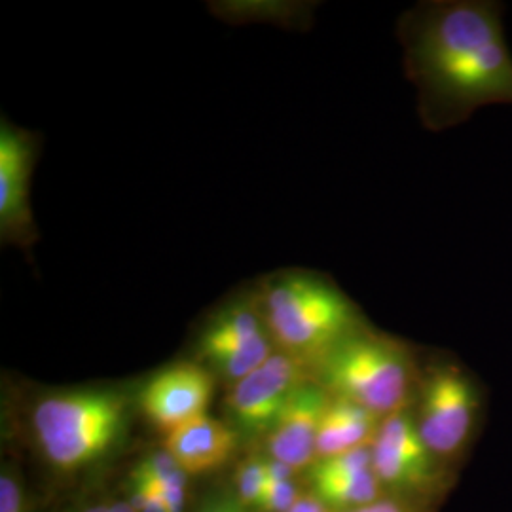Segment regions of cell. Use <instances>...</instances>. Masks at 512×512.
Returning <instances> with one entry per match:
<instances>
[{
    "mask_svg": "<svg viewBox=\"0 0 512 512\" xmlns=\"http://www.w3.org/2000/svg\"><path fill=\"white\" fill-rule=\"evenodd\" d=\"M495 0L423 2L401 23L404 65L423 124L456 128L490 105H512V54Z\"/></svg>",
    "mask_w": 512,
    "mask_h": 512,
    "instance_id": "cell-1",
    "label": "cell"
},
{
    "mask_svg": "<svg viewBox=\"0 0 512 512\" xmlns=\"http://www.w3.org/2000/svg\"><path fill=\"white\" fill-rule=\"evenodd\" d=\"M128 391L82 387L52 391L31 406L29 437L38 459L61 478L99 471L122 450L133 421Z\"/></svg>",
    "mask_w": 512,
    "mask_h": 512,
    "instance_id": "cell-2",
    "label": "cell"
},
{
    "mask_svg": "<svg viewBox=\"0 0 512 512\" xmlns=\"http://www.w3.org/2000/svg\"><path fill=\"white\" fill-rule=\"evenodd\" d=\"M275 348L313 370L351 334L363 329L357 306L329 279L283 274L256 296Z\"/></svg>",
    "mask_w": 512,
    "mask_h": 512,
    "instance_id": "cell-3",
    "label": "cell"
},
{
    "mask_svg": "<svg viewBox=\"0 0 512 512\" xmlns=\"http://www.w3.org/2000/svg\"><path fill=\"white\" fill-rule=\"evenodd\" d=\"M330 397L359 404L380 420L412 403L420 372L403 342L363 327L313 370Z\"/></svg>",
    "mask_w": 512,
    "mask_h": 512,
    "instance_id": "cell-4",
    "label": "cell"
},
{
    "mask_svg": "<svg viewBox=\"0 0 512 512\" xmlns=\"http://www.w3.org/2000/svg\"><path fill=\"white\" fill-rule=\"evenodd\" d=\"M418 410L412 412L421 439L433 456H459L475 433L480 418V391L465 368L442 361L421 374Z\"/></svg>",
    "mask_w": 512,
    "mask_h": 512,
    "instance_id": "cell-5",
    "label": "cell"
},
{
    "mask_svg": "<svg viewBox=\"0 0 512 512\" xmlns=\"http://www.w3.org/2000/svg\"><path fill=\"white\" fill-rule=\"evenodd\" d=\"M275 351L255 296L226 306L205 325L196 344V363L232 385L264 365Z\"/></svg>",
    "mask_w": 512,
    "mask_h": 512,
    "instance_id": "cell-6",
    "label": "cell"
},
{
    "mask_svg": "<svg viewBox=\"0 0 512 512\" xmlns=\"http://www.w3.org/2000/svg\"><path fill=\"white\" fill-rule=\"evenodd\" d=\"M370 448L372 467L384 492L418 503L439 488V459L421 439L408 408L380 421Z\"/></svg>",
    "mask_w": 512,
    "mask_h": 512,
    "instance_id": "cell-7",
    "label": "cell"
},
{
    "mask_svg": "<svg viewBox=\"0 0 512 512\" xmlns=\"http://www.w3.org/2000/svg\"><path fill=\"white\" fill-rule=\"evenodd\" d=\"M310 378L313 374L308 366L275 351L264 365L228 385L224 397L226 423L239 439H264L294 391Z\"/></svg>",
    "mask_w": 512,
    "mask_h": 512,
    "instance_id": "cell-8",
    "label": "cell"
},
{
    "mask_svg": "<svg viewBox=\"0 0 512 512\" xmlns=\"http://www.w3.org/2000/svg\"><path fill=\"white\" fill-rule=\"evenodd\" d=\"M215 395V376L200 363L167 366L148 380L141 395V412L164 435L207 414Z\"/></svg>",
    "mask_w": 512,
    "mask_h": 512,
    "instance_id": "cell-9",
    "label": "cell"
},
{
    "mask_svg": "<svg viewBox=\"0 0 512 512\" xmlns=\"http://www.w3.org/2000/svg\"><path fill=\"white\" fill-rule=\"evenodd\" d=\"M330 395L315 378L306 380L274 421L264 437L268 458L304 471L317 459V433Z\"/></svg>",
    "mask_w": 512,
    "mask_h": 512,
    "instance_id": "cell-10",
    "label": "cell"
},
{
    "mask_svg": "<svg viewBox=\"0 0 512 512\" xmlns=\"http://www.w3.org/2000/svg\"><path fill=\"white\" fill-rule=\"evenodd\" d=\"M306 471L310 494L330 511H351L374 503L384 495V488L372 467L370 444L332 458L315 459Z\"/></svg>",
    "mask_w": 512,
    "mask_h": 512,
    "instance_id": "cell-11",
    "label": "cell"
},
{
    "mask_svg": "<svg viewBox=\"0 0 512 512\" xmlns=\"http://www.w3.org/2000/svg\"><path fill=\"white\" fill-rule=\"evenodd\" d=\"M33 160V143L4 124L0 131V232L4 238L23 241L33 224L29 209Z\"/></svg>",
    "mask_w": 512,
    "mask_h": 512,
    "instance_id": "cell-12",
    "label": "cell"
},
{
    "mask_svg": "<svg viewBox=\"0 0 512 512\" xmlns=\"http://www.w3.org/2000/svg\"><path fill=\"white\" fill-rule=\"evenodd\" d=\"M238 440L226 421L205 414L165 435L164 448L188 475H207L232 459Z\"/></svg>",
    "mask_w": 512,
    "mask_h": 512,
    "instance_id": "cell-13",
    "label": "cell"
},
{
    "mask_svg": "<svg viewBox=\"0 0 512 512\" xmlns=\"http://www.w3.org/2000/svg\"><path fill=\"white\" fill-rule=\"evenodd\" d=\"M380 421L359 404L330 397L317 433V459L332 458L372 444Z\"/></svg>",
    "mask_w": 512,
    "mask_h": 512,
    "instance_id": "cell-14",
    "label": "cell"
},
{
    "mask_svg": "<svg viewBox=\"0 0 512 512\" xmlns=\"http://www.w3.org/2000/svg\"><path fill=\"white\" fill-rule=\"evenodd\" d=\"M129 476L152 482L164 497L167 512H186L190 475L165 448L148 452L135 463Z\"/></svg>",
    "mask_w": 512,
    "mask_h": 512,
    "instance_id": "cell-15",
    "label": "cell"
},
{
    "mask_svg": "<svg viewBox=\"0 0 512 512\" xmlns=\"http://www.w3.org/2000/svg\"><path fill=\"white\" fill-rule=\"evenodd\" d=\"M230 488L249 511L258 512L268 490V459L260 456L241 459Z\"/></svg>",
    "mask_w": 512,
    "mask_h": 512,
    "instance_id": "cell-16",
    "label": "cell"
},
{
    "mask_svg": "<svg viewBox=\"0 0 512 512\" xmlns=\"http://www.w3.org/2000/svg\"><path fill=\"white\" fill-rule=\"evenodd\" d=\"M300 486L296 478L279 480V482H268V490L264 495V501L258 512H287L293 509L294 505L302 497Z\"/></svg>",
    "mask_w": 512,
    "mask_h": 512,
    "instance_id": "cell-17",
    "label": "cell"
},
{
    "mask_svg": "<svg viewBox=\"0 0 512 512\" xmlns=\"http://www.w3.org/2000/svg\"><path fill=\"white\" fill-rule=\"evenodd\" d=\"M0 512H31L21 478L8 465L2 467L0 475Z\"/></svg>",
    "mask_w": 512,
    "mask_h": 512,
    "instance_id": "cell-18",
    "label": "cell"
},
{
    "mask_svg": "<svg viewBox=\"0 0 512 512\" xmlns=\"http://www.w3.org/2000/svg\"><path fill=\"white\" fill-rule=\"evenodd\" d=\"M128 501L137 512H167L160 490L143 478H128Z\"/></svg>",
    "mask_w": 512,
    "mask_h": 512,
    "instance_id": "cell-19",
    "label": "cell"
},
{
    "mask_svg": "<svg viewBox=\"0 0 512 512\" xmlns=\"http://www.w3.org/2000/svg\"><path fill=\"white\" fill-rule=\"evenodd\" d=\"M192 512H253L249 511L230 486H220L205 492Z\"/></svg>",
    "mask_w": 512,
    "mask_h": 512,
    "instance_id": "cell-20",
    "label": "cell"
},
{
    "mask_svg": "<svg viewBox=\"0 0 512 512\" xmlns=\"http://www.w3.org/2000/svg\"><path fill=\"white\" fill-rule=\"evenodd\" d=\"M344 512H420V507L414 501L389 495V497H382V499H378L374 503H368V505H363V507H357V509Z\"/></svg>",
    "mask_w": 512,
    "mask_h": 512,
    "instance_id": "cell-21",
    "label": "cell"
},
{
    "mask_svg": "<svg viewBox=\"0 0 512 512\" xmlns=\"http://www.w3.org/2000/svg\"><path fill=\"white\" fill-rule=\"evenodd\" d=\"M71 512H112L110 497H86L84 501L76 503Z\"/></svg>",
    "mask_w": 512,
    "mask_h": 512,
    "instance_id": "cell-22",
    "label": "cell"
},
{
    "mask_svg": "<svg viewBox=\"0 0 512 512\" xmlns=\"http://www.w3.org/2000/svg\"><path fill=\"white\" fill-rule=\"evenodd\" d=\"M287 512H332L327 505H323L313 494H304L300 501L294 505L291 511Z\"/></svg>",
    "mask_w": 512,
    "mask_h": 512,
    "instance_id": "cell-23",
    "label": "cell"
},
{
    "mask_svg": "<svg viewBox=\"0 0 512 512\" xmlns=\"http://www.w3.org/2000/svg\"><path fill=\"white\" fill-rule=\"evenodd\" d=\"M110 507L112 512H137L129 503L128 497H120V495H110Z\"/></svg>",
    "mask_w": 512,
    "mask_h": 512,
    "instance_id": "cell-24",
    "label": "cell"
}]
</instances>
